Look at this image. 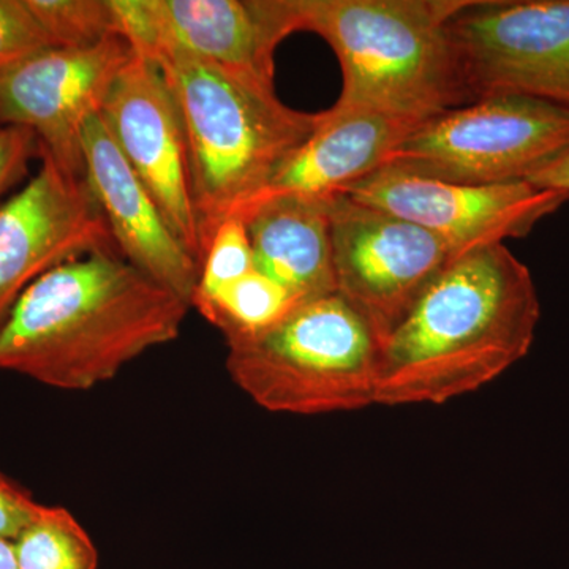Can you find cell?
Instances as JSON below:
<instances>
[{
  "label": "cell",
  "instance_id": "1",
  "mask_svg": "<svg viewBox=\"0 0 569 569\" xmlns=\"http://www.w3.org/2000/svg\"><path fill=\"white\" fill-rule=\"evenodd\" d=\"M190 305L111 249L51 269L0 329V370L89 391L181 335Z\"/></svg>",
  "mask_w": 569,
  "mask_h": 569
},
{
  "label": "cell",
  "instance_id": "2",
  "mask_svg": "<svg viewBox=\"0 0 569 569\" xmlns=\"http://www.w3.org/2000/svg\"><path fill=\"white\" fill-rule=\"evenodd\" d=\"M541 306L530 269L505 244L456 258L380 350L377 406H445L522 361Z\"/></svg>",
  "mask_w": 569,
  "mask_h": 569
},
{
  "label": "cell",
  "instance_id": "3",
  "mask_svg": "<svg viewBox=\"0 0 569 569\" xmlns=\"http://www.w3.org/2000/svg\"><path fill=\"white\" fill-rule=\"evenodd\" d=\"M468 0H290L296 32L323 37L342 70L329 111L422 122L475 102L449 21Z\"/></svg>",
  "mask_w": 569,
  "mask_h": 569
},
{
  "label": "cell",
  "instance_id": "4",
  "mask_svg": "<svg viewBox=\"0 0 569 569\" xmlns=\"http://www.w3.org/2000/svg\"><path fill=\"white\" fill-rule=\"evenodd\" d=\"M151 61L162 70L181 116L204 252L213 228L263 192L280 164L317 129L320 114L296 111L276 91L182 52H163Z\"/></svg>",
  "mask_w": 569,
  "mask_h": 569
},
{
  "label": "cell",
  "instance_id": "5",
  "mask_svg": "<svg viewBox=\"0 0 569 569\" xmlns=\"http://www.w3.org/2000/svg\"><path fill=\"white\" fill-rule=\"evenodd\" d=\"M227 348L228 376L271 413L318 417L377 406L380 346L337 293L301 302L274 328Z\"/></svg>",
  "mask_w": 569,
  "mask_h": 569
},
{
  "label": "cell",
  "instance_id": "6",
  "mask_svg": "<svg viewBox=\"0 0 569 569\" xmlns=\"http://www.w3.org/2000/svg\"><path fill=\"white\" fill-rule=\"evenodd\" d=\"M569 151V111L490 93L419 122L385 167L467 186L527 181Z\"/></svg>",
  "mask_w": 569,
  "mask_h": 569
},
{
  "label": "cell",
  "instance_id": "7",
  "mask_svg": "<svg viewBox=\"0 0 569 569\" xmlns=\"http://www.w3.org/2000/svg\"><path fill=\"white\" fill-rule=\"evenodd\" d=\"M329 224L336 293L366 321L381 350L456 257L425 228L346 193L329 200Z\"/></svg>",
  "mask_w": 569,
  "mask_h": 569
},
{
  "label": "cell",
  "instance_id": "8",
  "mask_svg": "<svg viewBox=\"0 0 569 569\" xmlns=\"http://www.w3.org/2000/svg\"><path fill=\"white\" fill-rule=\"evenodd\" d=\"M134 54L182 52L266 91L277 47L296 32L290 0H111Z\"/></svg>",
  "mask_w": 569,
  "mask_h": 569
},
{
  "label": "cell",
  "instance_id": "9",
  "mask_svg": "<svg viewBox=\"0 0 569 569\" xmlns=\"http://www.w3.org/2000/svg\"><path fill=\"white\" fill-rule=\"evenodd\" d=\"M449 32L475 99L518 93L569 111V0H468Z\"/></svg>",
  "mask_w": 569,
  "mask_h": 569
},
{
  "label": "cell",
  "instance_id": "10",
  "mask_svg": "<svg viewBox=\"0 0 569 569\" xmlns=\"http://www.w3.org/2000/svg\"><path fill=\"white\" fill-rule=\"evenodd\" d=\"M133 54L129 41L114 36L89 47L47 48L11 63L0 70V127L31 130L40 152L84 179L82 133Z\"/></svg>",
  "mask_w": 569,
  "mask_h": 569
},
{
  "label": "cell",
  "instance_id": "11",
  "mask_svg": "<svg viewBox=\"0 0 569 569\" xmlns=\"http://www.w3.org/2000/svg\"><path fill=\"white\" fill-rule=\"evenodd\" d=\"M359 203L395 213L437 236L456 258L526 238L569 194L531 183L467 186L383 167L342 192Z\"/></svg>",
  "mask_w": 569,
  "mask_h": 569
},
{
  "label": "cell",
  "instance_id": "12",
  "mask_svg": "<svg viewBox=\"0 0 569 569\" xmlns=\"http://www.w3.org/2000/svg\"><path fill=\"white\" fill-rule=\"evenodd\" d=\"M40 156L37 174L0 206V329L40 277L73 258L114 247L86 179L66 173L47 153Z\"/></svg>",
  "mask_w": 569,
  "mask_h": 569
},
{
  "label": "cell",
  "instance_id": "13",
  "mask_svg": "<svg viewBox=\"0 0 569 569\" xmlns=\"http://www.w3.org/2000/svg\"><path fill=\"white\" fill-rule=\"evenodd\" d=\"M100 118L171 230L200 263L203 241L190 189L186 134L160 67L133 54L112 81Z\"/></svg>",
  "mask_w": 569,
  "mask_h": 569
},
{
  "label": "cell",
  "instance_id": "14",
  "mask_svg": "<svg viewBox=\"0 0 569 569\" xmlns=\"http://www.w3.org/2000/svg\"><path fill=\"white\" fill-rule=\"evenodd\" d=\"M82 157L86 182L103 213L116 250L142 274L190 305L200 263L123 159L100 112L89 119L82 133Z\"/></svg>",
  "mask_w": 569,
  "mask_h": 569
},
{
  "label": "cell",
  "instance_id": "15",
  "mask_svg": "<svg viewBox=\"0 0 569 569\" xmlns=\"http://www.w3.org/2000/svg\"><path fill=\"white\" fill-rule=\"evenodd\" d=\"M318 114L313 133L287 157L263 192L246 209L274 197L329 200L383 168L391 152L419 123L369 111L337 114L325 110Z\"/></svg>",
  "mask_w": 569,
  "mask_h": 569
},
{
  "label": "cell",
  "instance_id": "16",
  "mask_svg": "<svg viewBox=\"0 0 569 569\" xmlns=\"http://www.w3.org/2000/svg\"><path fill=\"white\" fill-rule=\"evenodd\" d=\"M329 200L266 198L238 213L249 228L254 269L302 302L336 293Z\"/></svg>",
  "mask_w": 569,
  "mask_h": 569
},
{
  "label": "cell",
  "instance_id": "17",
  "mask_svg": "<svg viewBox=\"0 0 569 569\" xmlns=\"http://www.w3.org/2000/svg\"><path fill=\"white\" fill-rule=\"evenodd\" d=\"M301 302L271 277L253 269L211 298L193 301L192 307L222 332L224 342L231 343L263 335Z\"/></svg>",
  "mask_w": 569,
  "mask_h": 569
},
{
  "label": "cell",
  "instance_id": "18",
  "mask_svg": "<svg viewBox=\"0 0 569 569\" xmlns=\"http://www.w3.org/2000/svg\"><path fill=\"white\" fill-rule=\"evenodd\" d=\"M20 569H99V552L69 509L43 505L13 539Z\"/></svg>",
  "mask_w": 569,
  "mask_h": 569
},
{
  "label": "cell",
  "instance_id": "19",
  "mask_svg": "<svg viewBox=\"0 0 569 569\" xmlns=\"http://www.w3.org/2000/svg\"><path fill=\"white\" fill-rule=\"evenodd\" d=\"M52 47L78 48L119 36L111 0H26Z\"/></svg>",
  "mask_w": 569,
  "mask_h": 569
},
{
  "label": "cell",
  "instance_id": "20",
  "mask_svg": "<svg viewBox=\"0 0 569 569\" xmlns=\"http://www.w3.org/2000/svg\"><path fill=\"white\" fill-rule=\"evenodd\" d=\"M254 257L249 228L242 216H230L213 228L200 261L197 290L190 301L211 298L228 284L252 272Z\"/></svg>",
  "mask_w": 569,
  "mask_h": 569
},
{
  "label": "cell",
  "instance_id": "21",
  "mask_svg": "<svg viewBox=\"0 0 569 569\" xmlns=\"http://www.w3.org/2000/svg\"><path fill=\"white\" fill-rule=\"evenodd\" d=\"M52 48L26 0H0V70Z\"/></svg>",
  "mask_w": 569,
  "mask_h": 569
},
{
  "label": "cell",
  "instance_id": "22",
  "mask_svg": "<svg viewBox=\"0 0 569 569\" xmlns=\"http://www.w3.org/2000/svg\"><path fill=\"white\" fill-rule=\"evenodd\" d=\"M37 149L36 134L24 127H0V194L21 178Z\"/></svg>",
  "mask_w": 569,
  "mask_h": 569
},
{
  "label": "cell",
  "instance_id": "23",
  "mask_svg": "<svg viewBox=\"0 0 569 569\" xmlns=\"http://www.w3.org/2000/svg\"><path fill=\"white\" fill-rule=\"evenodd\" d=\"M41 507L43 503L31 492L0 475V538H17L39 515Z\"/></svg>",
  "mask_w": 569,
  "mask_h": 569
},
{
  "label": "cell",
  "instance_id": "24",
  "mask_svg": "<svg viewBox=\"0 0 569 569\" xmlns=\"http://www.w3.org/2000/svg\"><path fill=\"white\" fill-rule=\"evenodd\" d=\"M526 182L539 189L557 190L569 194V151L561 153L545 168L531 174Z\"/></svg>",
  "mask_w": 569,
  "mask_h": 569
},
{
  "label": "cell",
  "instance_id": "25",
  "mask_svg": "<svg viewBox=\"0 0 569 569\" xmlns=\"http://www.w3.org/2000/svg\"><path fill=\"white\" fill-rule=\"evenodd\" d=\"M0 569H20L13 539L0 538Z\"/></svg>",
  "mask_w": 569,
  "mask_h": 569
}]
</instances>
